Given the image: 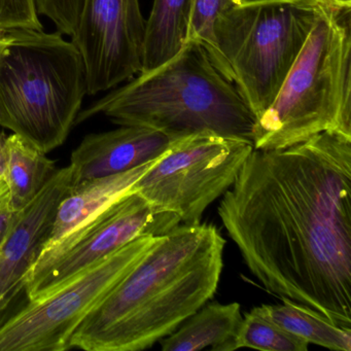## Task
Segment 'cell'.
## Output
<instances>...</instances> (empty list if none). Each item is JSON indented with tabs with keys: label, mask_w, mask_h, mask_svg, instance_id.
Masks as SVG:
<instances>
[{
	"label": "cell",
	"mask_w": 351,
	"mask_h": 351,
	"mask_svg": "<svg viewBox=\"0 0 351 351\" xmlns=\"http://www.w3.org/2000/svg\"><path fill=\"white\" fill-rule=\"evenodd\" d=\"M219 215L267 291L350 328L351 136L252 149Z\"/></svg>",
	"instance_id": "cell-1"
},
{
	"label": "cell",
	"mask_w": 351,
	"mask_h": 351,
	"mask_svg": "<svg viewBox=\"0 0 351 351\" xmlns=\"http://www.w3.org/2000/svg\"><path fill=\"white\" fill-rule=\"evenodd\" d=\"M225 245L215 225L180 223L84 319L69 347L138 351L153 346L213 299Z\"/></svg>",
	"instance_id": "cell-2"
},
{
	"label": "cell",
	"mask_w": 351,
	"mask_h": 351,
	"mask_svg": "<svg viewBox=\"0 0 351 351\" xmlns=\"http://www.w3.org/2000/svg\"><path fill=\"white\" fill-rule=\"evenodd\" d=\"M138 75L81 110L75 125L104 114L176 138L211 132L252 143L256 114L202 45L186 43L165 64Z\"/></svg>",
	"instance_id": "cell-3"
},
{
	"label": "cell",
	"mask_w": 351,
	"mask_h": 351,
	"mask_svg": "<svg viewBox=\"0 0 351 351\" xmlns=\"http://www.w3.org/2000/svg\"><path fill=\"white\" fill-rule=\"evenodd\" d=\"M324 131L351 136V8L319 3L301 53L256 120L252 145L285 149Z\"/></svg>",
	"instance_id": "cell-4"
},
{
	"label": "cell",
	"mask_w": 351,
	"mask_h": 351,
	"mask_svg": "<svg viewBox=\"0 0 351 351\" xmlns=\"http://www.w3.org/2000/svg\"><path fill=\"white\" fill-rule=\"evenodd\" d=\"M88 95L79 49L62 34L12 30L0 51L3 127L43 153L66 141Z\"/></svg>",
	"instance_id": "cell-5"
},
{
	"label": "cell",
	"mask_w": 351,
	"mask_h": 351,
	"mask_svg": "<svg viewBox=\"0 0 351 351\" xmlns=\"http://www.w3.org/2000/svg\"><path fill=\"white\" fill-rule=\"evenodd\" d=\"M319 11L315 0H244L215 26L219 69L256 120L274 101Z\"/></svg>",
	"instance_id": "cell-6"
},
{
	"label": "cell",
	"mask_w": 351,
	"mask_h": 351,
	"mask_svg": "<svg viewBox=\"0 0 351 351\" xmlns=\"http://www.w3.org/2000/svg\"><path fill=\"white\" fill-rule=\"evenodd\" d=\"M164 235L141 236L0 324V351H65L77 326Z\"/></svg>",
	"instance_id": "cell-7"
},
{
	"label": "cell",
	"mask_w": 351,
	"mask_h": 351,
	"mask_svg": "<svg viewBox=\"0 0 351 351\" xmlns=\"http://www.w3.org/2000/svg\"><path fill=\"white\" fill-rule=\"evenodd\" d=\"M254 145L211 132L180 138L135 182L152 204L184 225L201 223L206 209L231 188Z\"/></svg>",
	"instance_id": "cell-8"
},
{
	"label": "cell",
	"mask_w": 351,
	"mask_h": 351,
	"mask_svg": "<svg viewBox=\"0 0 351 351\" xmlns=\"http://www.w3.org/2000/svg\"><path fill=\"white\" fill-rule=\"evenodd\" d=\"M180 225L135 188L40 252L20 287L28 301L48 295L85 269L141 236L165 235Z\"/></svg>",
	"instance_id": "cell-9"
},
{
	"label": "cell",
	"mask_w": 351,
	"mask_h": 351,
	"mask_svg": "<svg viewBox=\"0 0 351 351\" xmlns=\"http://www.w3.org/2000/svg\"><path fill=\"white\" fill-rule=\"evenodd\" d=\"M145 24L139 0H85L71 38L85 63L88 95L141 73Z\"/></svg>",
	"instance_id": "cell-10"
},
{
	"label": "cell",
	"mask_w": 351,
	"mask_h": 351,
	"mask_svg": "<svg viewBox=\"0 0 351 351\" xmlns=\"http://www.w3.org/2000/svg\"><path fill=\"white\" fill-rule=\"evenodd\" d=\"M75 184L71 165L56 170L36 198L20 210L0 248V309L38 260L50 239L59 205Z\"/></svg>",
	"instance_id": "cell-11"
},
{
	"label": "cell",
	"mask_w": 351,
	"mask_h": 351,
	"mask_svg": "<svg viewBox=\"0 0 351 351\" xmlns=\"http://www.w3.org/2000/svg\"><path fill=\"white\" fill-rule=\"evenodd\" d=\"M180 138L147 127L129 125L87 135L71 155L75 182L138 167L164 155Z\"/></svg>",
	"instance_id": "cell-12"
},
{
	"label": "cell",
	"mask_w": 351,
	"mask_h": 351,
	"mask_svg": "<svg viewBox=\"0 0 351 351\" xmlns=\"http://www.w3.org/2000/svg\"><path fill=\"white\" fill-rule=\"evenodd\" d=\"M159 158L122 173L90 178L77 182L61 201L50 239L45 247L56 243L61 238L79 227L86 219L93 217L130 192L134 188L135 182L159 160Z\"/></svg>",
	"instance_id": "cell-13"
},
{
	"label": "cell",
	"mask_w": 351,
	"mask_h": 351,
	"mask_svg": "<svg viewBox=\"0 0 351 351\" xmlns=\"http://www.w3.org/2000/svg\"><path fill=\"white\" fill-rule=\"evenodd\" d=\"M242 320L240 304H204L173 332L162 339L164 351H227Z\"/></svg>",
	"instance_id": "cell-14"
},
{
	"label": "cell",
	"mask_w": 351,
	"mask_h": 351,
	"mask_svg": "<svg viewBox=\"0 0 351 351\" xmlns=\"http://www.w3.org/2000/svg\"><path fill=\"white\" fill-rule=\"evenodd\" d=\"M194 0H154L145 24L141 71H155L173 58L188 42Z\"/></svg>",
	"instance_id": "cell-15"
},
{
	"label": "cell",
	"mask_w": 351,
	"mask_h": 351,
	"mask_svg": "<svg viewBox=\"0 0 351 351\" xmlns=\"http://www.w3.org/2000/svg\"><path fill=\"white\" fill-rule=\"evenodd\" d=\"M280 304H263L254 311L295 336L336 351H351V328L337 326L309 306L283 298Z\"/></svg>",
	"instance_id": "cell-16"
},
{
	"label": "cell",
	"mask_w": 351,
	"mask_h": 351,
	"mask_svg": "<svg viewBox=\"0 0 351 351\" xmlns=\"http://www.w3.org/2000/svg\"><path fill=\"white\" fill-rule=\"evenodd\" d=\"M5 176L12 206L20 211L27 206L56 171L54 161L18 134L5 139Z\"/></svg>",
	"instance_id": "cell-17"
},
{
	"label": "cell",
	"mask_w": 351,
	"mask_h": 351,
	"mask_svg": "<svg viewBox=\"0 0 351 351\" xmlns=\"http://www.w3.org/2000/svg\"><path fill=\"white\" fill-rule=\"evenodd\" d=\"M309 343L301 337L283 330L272 320L254 310L242 317L227 351L254 348L265 351H307Z\"/></svg>",
	"instance_id": "cell-18"
},
{
	"label": "cell",
	"mask_w": 351,
	"mask_h": 351,
	"mask_svg": "<svg viewBox=\"0 0 351 351\" xmlns=\"http://www.w3.org/2000/svg\"><path fill=\"white\" fill-rule=\"evenodd\" d=\"M242 1L243 0H194L193 3L186 43L202 45L217 66L219 53L215 43V23L221 14Z\"/></svg>",
	"instance_id": "cell-19"
},
{
	"label": "cell",
	"mask_w": 351,
	"mask_h": 351,
	"mask_svg": "<svg viewBox=\"0 0 351 351\" xmlns=\"http://www.w3.org/2000/svg\"><path fill=\"white\" fill-rule=\"evenodd\" d=\"M0 29L44 30L36 0H0Z\"/></svg>",
	"instance_id": "cell-20"
},
{
	"label": "cell",
	"mask_w": 351,
	"mask_h": 351,
	"mask_svg": "<svg viewBox=\"0 0 351 351\" xmlns=\"http://www.w3.org/2000/svg\"><path fill=\"white\" fill-rule=\"evenodd\" d=\"M85 0H36L38 14L48 18L60 34L71 36L81 19Z\"/></svg>",
	"instance_id": "cell-21"
},
{
	"label": "cell",
	"mask_w": 351,
	"mask_h": 351,
	"mask_svg": "<svg viewBox=\"0 0 351 351\" xmlns=\"http://www.w3.org/2000/svg\"><path fill=\"white\" fill-rule=\"evenodd\" d=\"M19 213L12 206L5 176H0V248L3 247L12 228L15 225Z\"/></svg>",
	"instance_id": "cell-22"
},
{
	"label": "cell",
	"mask_w": 351,
	"mask_h": 351,
	"mask_svg": "<svg viewBox=\"0 0 351 351\" xmlns=\"http://www.w3.org/2000/svg\"><path fill=\"white\" fill-rule=\"evenodd\" d=\"M5 139L3 133H0V176H3L5 171V163H7V147Z\"/></svg>",
	"instance_id": "cell-23"
},
{
	"label": "cell",
	"mask_w": 351,
	"mask_h": 351,
	"mask_svg": "<svg viewBox=\"0 0 351 351\" xmlns=\"http://www.w3.org/2000/svg\"><path fill=\"white\" fill-rule=\"evenodd\" d=\"M319 3L337 5V7L351 8V0H315Z\"/></svg>",
	"instance_id": "cell-24"
},
{
	"label": "cell",
	"mask_w": 351,
	"mask_h": 351,
	"mask_svg": "<svg viewBox=\"0 0 351 351\" xmlns=\"http://www.w3.org/2000/svg\"><path fill=\"white\" fill-rule=\"evenodd\" d=\"M3 114H1V110H0V126H3Z\"/></svg>",
	"instance_id": "cell-25"
},
{
	"label": "cell",
	"mask_w": 351,
	"mask_h": 351,
	"mask_svg": "<svg viewBox=\"0 0 351 351\" xmlns=\"http://www.w3.org/2000/svg\"><path fill=\"white\" fill-rule=\"evenodd\" d=\"M3 36L1 40H0V51H1V49H3Z\"/></svg>",
	"instance_id": "cell-26"
},
{
	"label": "cell",
	"mask_w": 351,
	"mask_h": 351,
	"mask_svg": "<svg viewBox=\"0 0 351 351\" xmlns=\"http://www.w3.org/2000/svg\"><path fill=\"white\" fill-rule=\"evenodd\" d=\"M3 34H5V32H3V30L0 29V40L3 38Z\"/></svg>",
	"instance_id": "cell-27"
},
{
	"label": "cell",
	"mask_w": 351,
	"mask_h": 351,
	"mask_svg": "<svg viewBox=\"0 0 351 351\" xmlns=\"http://www.w3.org/2000/svg\"><path fill=\"white\" fill-rule=\"evenodd\" d=\"M243 1H244V0H243Z\"/></svg>",
	"instance_id": "cell-28"
}]
</instances>
